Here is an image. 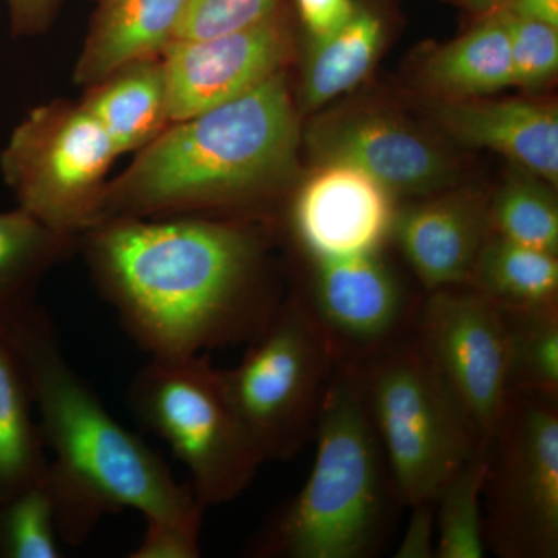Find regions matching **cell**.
Here are the masks:
<instances>
[{"label": "cell", "instance_id": "cell-1", "mask_svg": "<svg viewBox=\"0 0 558 558\" xmlns=\"http://www.w3.org/2000/svg\"><path fill=\"white\" fill-rule=\"evenodd\" d=\"M98 289L150 357L250 344L282 301L258 234L208 219L110 218L86 231Z\"/></svg>", "mask_w": 558, "mask_h": 558}, {"label": "cell", "instance_id": "cell-2", "mask_svg": "<svg viewBox=\"0 0 558 558\" xmlns=\"http://www.w3.org/2000/svg\"><path fill=\"white\" fill-rule=\"evenodd\" d=\"M0 329L21 360L44 444L53 451L46 480L60 538L81 545L102 517L124 509L201 534L205 509L191 487L105 409L65 359L50 315L28 301L0 312Z\"/></svg>", "mask_w": 558, "mask_h": 558}, {"label": "cell", "instance_id": "cell-3", "mask_svg": "<svg viewBox=\"0 0 558 558\" xmlns=\"http://www.w3.org/2000/svg\"><path fill=\"white\" fill-rule=\"evenodd\" d=\"M296 146L288 83L277 72L241 97L161 131L130 170L106 185L101 220L253 199L292 171Z\"/></svg>", "mask_w": 558, "mask_h": 558}, {"label": "cell", "instance_id": "cell-4", "mask_svg": "<svg viewBox=\"0 0 558 558\" xmlns=\"http://www.w3.org/2000/svg\"><path fill=\"white\" fill-rule=\"evenodd\" d=\"M312 439L317 451L306 483L253 537L248 556H380L403 506L352 366H337Z\"/></svg>", "mask_w": 558, "mask_h": 558}, {"label": "cell", "instance_id": "cell-5", "mask_svg": "<svg viewBox=\"0 0 558 558\" xmlns=\"http://www.w3.org/2000/svg\"><path fill=\"white\" fill-rule=\"evenodd\" d=\"M352 368L403 508L436 498L481 446L414 325Z\"/></svg>", "mask_w": 558, "mask_h": 558}, {"label": "cell", "instance_id": "cell-6", "mask_svg": "<svg viewBox=\"0 0 558 558\" xmlns=\"http://www.w3.org/2000/svg\"><path fill=\"white\" fill-rule=\"evenodd\" d=\"M128 402L138 424L189 469L204 509L240 498L266 464L208 354L150 357L132 379Z\"/></svg>", "mask_w": 558, "mask_h": 558}, {"label": "cell", "instance_id": "cell-7", "mask_svg": "<svg viewBox=\"0 0 558 558\" xmlns=\"http://www.w3.org/2000/svg\"><path fill=\"white\" fill-rule=\"evenodd\" d=\"M337 366L325 333L290 296L244 359L220 369L231 405L264 462L295 458L314 438Z\"/></svg>", "mask_w": 558, "mask_h": 558}, {"label": "cell", "instance_id": "cell-8", "mask_svg": "<svg viewBox=\"0 0 558 558\" xmlns=\"http://www.w3.org/2000/svg\"><path fill=\"white\" fill-rule=\"evenodd\" d=\"M486 447L487 553L499 558H557L558 395L509 391Z\"/></svg>", "mask_w": 558, "mask_h": 558}, {"label": "cell", "instance_id": "cell-9", "mask_svg": "<svg viewBox=\"0 0 558 558\" xmlns=\"http://www.w3.org/2000/svg\"><path fill=\"white\" fill-rule=\"evenodd\" d=\"M119 156L83 105L35 108L0 153V171L20 208L58 233L76 236L101 220L106 175Z\"/></svg>", "mask_w": 558, "mask_h": 558}, {"label": "cell", "instance_id": "cell-10", "mask_svg": "<svg viewBox=\"0 0 558 558\" xmlns=\"http://www.w3.org/2000/svg\"><path fill=\"white\" fill-rule=\"evenodd\" d=\"M414 332L480 446L494 435L506 398L501 312L470 286L424 293Z\"/></svg>", "mask_w": 558, "mask_h": 558}, {"label": "cell", "instance_id": "cell-11", "mask_svg": "<svg viewBox=\"0 0 558 558\" xmlns=\"http://www.w3.org/2000/svg\"><path fill=\"white\" fill-rule=\"evenodd\" d=\"M310 263L306 290L293 296L325 333L341 365H357L413 328L422 296L407 289L381 250Z\"/></svg>", "mask_w": 558, "mask_h": 558}, {"label": "cell", "instance_id": "cell-12", "mask_svg": "<svg viewBox=\"0 0 558 558\" xmlns=\"http://www.w3.org/2000/svg\"><path fill=\"white\" fill-rule=\"evenodd\" d=\"M163 54L168 120L178 123L241 97L279 72L288 40L274 17L218 38L172 39Z\"/></svg>", "mask_w": 558, "mask_h": 558}, {"label": "cell", "instance_id": "cell-13", "mask_svg": "<svg viewBox=\"0 0 558 558\" xmlns=\"http://www.w3.org/2000/svg\"><path fill=\"white\" fill-rule=\"evenodd\" d=\"M396 209L392 194L365 171L325 163L301 186L292 227L310 258L365 255L389 241Z\"/></svg>", "mask_w": 558, "mask_h": 558}, {"label": "cell", "instance_id": "cell-14", "mask_svg": "<svg viewBox=\"0 0 558 558\" xmlns=\"http://www.w3.org/2000/svg\"><path fill=\"white\" fill-rule=\"evenodd\" d=\"M310 143L323 163L365 171L389 193H433L450 185L453 165L447 154L402 121L376 113H352L319 123Z\"/></svg>", "mask_w": 558, "mask_h": 558}, {"label": "cell", "instance_id": "cell-15", "mask_svg": "<svg viewBox=\"0 0 558 558\" xmlns=\"http://www.w3.org/2000/svg\"><path fill=\"white\" fill-rule=\"evenodd\" d=\"M488 236L490 218L483 202L451 194L396 209L389 241L428 293L468 286Z\"/></svg>", "mask_w": 558, "mask_h": 558}, {"label": "cell", "instance_id": "cell-16", "mask_svg": "<svg viewBox=\"0 0 558 558\" xmlns=\"http://www.w3.org/2000/svg\"><path fill=\"white\" fill-rule=\"evenodd\" d=\"M440 120L461 142L494 149L545 179L558 182V112L554 106L510 100L453 105Z\"/></svg>", "mask_w": 558, "mask_h": 558}, {"label": "cell", "instance_id": "cell-17", "mask_svg": "<svg viewBox=\"0 0 558 558\" xmlns=\"http://www.w3.org/2000/svg\"><path fill=\"white\" fill-rule=\"evenodd\" d=\"M185 0H102L76 64L78 83L98 84L172 40Z\"/></svg>", "mask_w": 558, "mask_h": 558}, {"label": "cell", "instance_id": "cell-18", "mask_svg": "<svg viewBox=\"0 0 558 558\" xmlns=\"http://www.w3.org/2000/svg\"><path fill=\"white\" fill-rule=\"evenodd\" d=\"M98 86L83 106L101 124L119 156L145 148L170 121L163 70L153 58L124 65Z\"/></svg>", "mask_w": 558, "mask_h": 558}, {"label": "cell", "instance_id": "cell-19", "mask_svg": "<svg viewBox=\"0 0 558 558\" xmlns=\"http://www.w3.org/2000/svg\"><path fill=\"white\" fill-rule=\"evenodd\" d=\"M33 405L21 360L0 329V505L38 483L49 469Z\"/></svg>", "mask_w": 558, "mask_h": 558}, {"label": "cell", "instance_id": "cell-20", "mask_svg": "<svg viewBox=\"0 0 558 558\" xmlns=\"http://www.w3.org/2000/svg\"><path fill=\"white\" fill-rule=\"evenodd\" d=\"M468 286L501 311L557 306V255L490 234Z\"/></svg>", "mask_w": 558, "mask_h": 558}, {"label": "cell", "instance_id": "cell-21", "mask_svg": "<svg viewBox=\"0 0 558 558\" xmlns=\"http://www.w3.org/2000/svg\"><path fill=\"white\" fill-rule=\"evenodd\" d=\"M433 86L458 97H481L513 86L505 11L444 47L427 64Z\"/></svg>", "mask_w": 558, "mask_h": 558}, {"label": "cell", "instance_id": "cell-22", "mask_svg": "<svg viewBox=\"0 0 558 558\" xmlns=\"http://www.w3.org/2000/svg\"><path fill=\"white\" fill-rule=\"evenodd\" d=\"M380 21L368 11H355L339 31L315 39L304 72V101L317 109L368 75L381 46Z\"/></svg>", "mask_w": 558, "mask_h": 558}, {"label": "cell", "instance_id": "cell-23", "mask_svg": "<svg viewBox=\"0 0 558 558\" xmlns=\"http://www.w3.org/2000/svg\"><path fill=\"white\" fill-rule=\"evenodd\" d=\"M75 236L58 233L17 207L0 211V312L32 301V288Z\"/></svg>", "mask_w": 558, "mask_h": 558}, {"label": "cell", "instance_id": "cell-24", "mask_svg": "<svg viewBox=\"0 0 558 558\" xmlns=\"http://www.w3.org/2000/svg\"><path fill=\"white\" fill-rule=\"evenodd\" d=\"M508 391L558 395V304L501 311Z\"/></svg>", "mask_w": 558, "mask_h": 558}, {"label": "cell", "instance_id": "cell-25", "mask_svg": "<svg viewBox=\"0 0 558 558\" xmlns=\"http://www.w3.org/2000/svg\"><path fill=\"white\" fill-rule=\"evenodd\" d=\"M487 447L481 446L453 473L436 495V546L438 558H483V486Z\"/></svg>", "mask_w": 558, "mask_h": 558}, {"label": "cell", "instance_id": "cell-26", "mask_svg": "<svg viewBox=\"0 0 558 558\" xmlns=\"http://www.w3.org/2000/svg\"><path fill=\"white\" fill-rule=\"evenodd\" d=\"M488 218L497 236L557 255V202L537 180L510 179L495 197Z\"/></svg>", "mask_w": 558, "mask_h": 558}, {"label": "cell", "instance_id": "cell-27", "mask_svg": "<svg viewBox=\"0 0 558 558\" xmlns=\"http://www.w3.org/2000/svg\"><path fill=\"white\" fill-rule=\"evenodd\" d=\"M58 539L57 508L46 476L0 505V557L60 558Z\"/></svg>", "mask_w": 558, "mask_h": 558}, {"label": "cell", "instance_id": "cell-28", "mask_svg": "<svg viewBox=\"0 0 558 558\" xmlns=\"http://www.w3.org/2000/svg\"><path fill=\"white\" fill-rule=\"evenodd\" d=\"M278 0H185L172 39L231 35L274 20Z\"/></svg>", "mask_w": 558, "mask_h": 558}, {"label": "cell", "instance_id": "cell-29", "mask_svg": "<svg viewBox=\"0 0 558 558\" xmlns=\"http://www.w3.org/2000/svg\"><path fill=\"white\" fill-rule=\"evenodd\" d=\"M512 53L513 84L538 87L556 75L558 68L557 27L505 10Z\"/></svg>", "mask_w": 558, "mask_h": 558}, {"label": "cell", "instance_id": "cell-30", "mask_svg": "<svg viewBox=\"0 0 558 558\" xmlns=\"http://www.w3.org/2000/svg\"><path fill=\"white\" fill-rule=\"evenodd\" d=\"M145 537L132 558H197L201 557V534L165 521H146Z\"/></svg>", "mask_w": 558, "mask_h": 558}, {"label": "cell", "instance_id": "cell-31", "mask_svg": "<svg viewBox=\"0 0 558 558\" xmlns=\"http://www.w3.org/2000/svg\"><path fill=\"white\" fill-rule=\"evenodd\" d=\"M411 515L396 558H433L436 546V498L410 506Z\"/></svg>", "mask_w": 558, "mask_h": 558}, {"label": "cell", "instance_id": "cell-32", "mask_svg": "<svg viewBox=\"0 0 558 558\" xmlns=\"http://www.w3.org/2000/svg\"><path fill=\"white\" fill-rule=\"evenodd\" d=\"M301 20L315 39L339 31L355 14L351 0H296Z\"/></svg>", "mask_w": 558, "mask_h": 558}, {"label": "cell", "instance_id": "cell-33", "mask_svg": "<svg viewBox=\"0 0 558 558\" xmlns=\"http://www.w3.org/2000/svg\"><path fill=\"white\" fill-rule=\"evenodd\" d=\"M61 0H7L14 36H35L46 32L57 16Z\"/></svg>", "mask_w": 558, "mask_h": 558}, {"label": "cell", "instance_id": "cell-34", "mask_svg": "<svg viewBox=\"0 0 558 558\" xmlns=\"http://www.w3.org/2000/svg\"><path fill=\"white\" fill-rule=\"evenodd\" d=\"M509 13L558 27V0H508Z\"/></svg>", "mask_w": 558, "mask_h": 558}, {"label": "cell", "instance_id": "cell-35", "mask_svg": "<svg viewBox=\"0 0 558 558\" xmlns=\"http://www.w3.org/2000/svg\"><path fill=\"white\" fill-rule=\"evenodd\" d=\"M470 3H475L478 7H494L497 3L508 2V0H468Z\"/></svg>", "mask_w": 558, "mask_h": 558}]
</instances>
